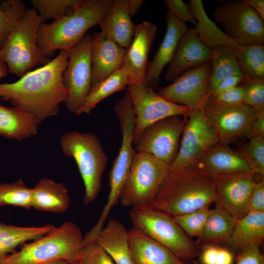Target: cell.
<instances>
[{
  "label": "cell",
  "mask_w": 264,
  "mask_h": 264,
  "mask_svg": "<svg viewBox=\"0 0 264 264\" xmlns=\"http://www.w3.org/2000/svg\"><path fill=\"white\" fill-rule=\"evenodd\" d=\"M69 51L60 50L53 60L28 72L12 83H0V99L9 101L40 123L57 115L59 105L65 102L67 90L62 75L68 62Z\"/></svg>",
  "instance_id": "obj_1"
},
{
  "label": "cell",
  "mask_w": 264,
  "mask_h": 264,
  "mask_svg": "<svg viewBox=\"0 0 264 264\" xmlns=\"http://www.w3.org/2000/svg\"><path fill=\"white\" fill-rule=\"evenodd\" d=\"M216 201L212 175L198 161L169 172L151 205L174 217L209 206Z\"/></svg>",
  "instance_id": "obj_2"
},
{
  "label": "cell",
  "mask_w": 264,
  "mask_h": 264,
  "mask_svg": "<svg viewBox=\"0 0 264 264\" xmlns=\"http://www.w3.org/2000/svg\"><path fill=\"white\" fill-rule=\"evenodd\" d=\"M111 0H82L66 15L52 23L43 22L37 36V45L46 58L57 50L70 51L91 27L99 24Z\"/></svg>",
  "instance_id": "obj_3"
},
{
  "label": "cell",
  "mask_w": 264,
  "mask_h": 264,
  "mask_svg": "<svg viewBox=\"0 0 264 264\" xmlns=\"http://www.w3.org/2000/svg\"><path fill=\"white\" fill-rule=\"evenodd\" d=\"M21 246L19 251L7 255L0 264H42L62 259L80 260L84 246V236L76 224L66 221Z\"/></svg>",
  "instance_id": "obj_4"
},
{
  "label": "cell",
  "mask_w": 264,
  "mask_h": 264,
  "mask_svg": "<svg viewBox=\"0 0 264 264\" xmlns=\"http://www.w3.org/2000/svg\"><path fill=\"white\" fill-rule=\"evenodd\" d=\"M43 21L33 8H26L0 49V58L8 72L19 78L39 65L51 61L44 57L37 45L38 30Z\"/></svg>",
  "instance_id": "obj_5"
},
{
  "label": "cell",
  "mask_w": 264,
  "mask_h": 264,
  "mask_svg": "<svg viewBox=\"0 0 264 264\" xmlns=\"http://www.w3.org/2000/svg\"><path fill=\"white\" fill-rule=\"evenodd\" d=\"M60 142L64 154L76 163L85 188L84 203L89 204L100 191L102 176L108 162L103 146L94 133L76 131L62 135Z\"/></svg>",
  "instance_id": "obj_6"
},
{
  "label": "cell",
  "mask_w": 264,
  "mask_h": 264,
  "mask_svg": "<svg viewBox=\"0 0 264 264\" xmlns=\"http://www.w3.org/2000/svg\"><path fill=\"white\" fill-rule=\"evenodd\" d=\"M129 215L133 228L162 244L178 258L192 260L200 254L199 246L170 215L151 205L132 207Z\"/></svg>",
  "instance_id": "obj_7"
},
{
  "label": "cell",
  "mask_w": 264,
  "mask_h": 264,
  "mask_svg": "<svg viewBox=\"0 0 264 264\" xmlns=\"http://www.w3.org/2000/svg\"><path fill=\"white\" fill-rule=\"evenodd\" d=\"M169 166L151 154L136 152L121 193L120 204L131 208L151 205Z\"/></svg>",
  "instance_id": "obj_8"
},
{
  "label": "cell",
  "mask_w": 264,
  "mask_h": 264,
  "mask_svg": "<svg viewBox=\"0 0 264 264\" xmlns=\"http://www.w3.org/2000/svg\"><path fill=\"white\" fill-rule=\"evenodd\" d=\"M114 111L119 121L122 133L121 146L113 161L109 174L110 191L102 211L105 214L119 202L121 193L133 158L136 153L132 146V133L134 126V114L131 98L127 91L124 97L114 106Z\"/></svg>",
  "instance_id": "obj_9"
},
{
  "label": "cell",
  "mask_w": 264,
  "mask_h": 264,
  "mask_svg": "<svg viewBox=\"0 0 264 264\" xmlns=\"http://www.w3.org/2000/svg\"><path fill=\"white\" fill-rule=\"evenodd\" d=\"M134 114L132 141L135 145L142 132L149 126L169 117H187L191 111L186 107L171 102L144 83H132L127 90Z\"/></svg>",
  "instance_id": "obj_10"
},
{
  "label": "cell",
  "mask_w": 264,
  "mask_h": 264,
  "mask_svg": "<svg viewBox=\"0 0 264 264\" xmlns=\"http://www.w3.org/2000/svg\"><path fill=\"white\" fill-rule=\"evenodd\" d=\"M92 35L87 33L69 51L67 66L62 75L67 90L64 102L67 110L77 114L83 106L91 86Z\"/></svg>",
  "instance_id": "obj_11"
},
{
  "label": "cell",
  "mask_w": 264,
  "mask_h": 264,
  "mask_svg": "<svg viewBox=\"0 0 264 264\" xmlns=\"http://www.w3.org/2000/svg\"><path fill=\"white\" fill-rule=\"evenodd\" d=\"M181 135L177 154L170 164L169 172L198 162L219 143L216 131L203 110L190 112Z\"/></svg>",
  "instance_id": "obj_12"
},
{
  "label": "cell",
  "mask_w": 264,
  "mask_h": 264,
  "mask_svg": "<svg viewBox=\"0 0 264 264\" xmlns=\"http://www.w3.org/2000/svg\"><path fill=\"white\" fill-rule=\"evenodd\" d=\"M203 110L216 131L219 143L227 145L250 137L252 124L258 112L244 103L227 104L211 96Z\"/></svg>",
  "instance_id": "obj_13"
},
{
  "label": "cell",
  "mask_w": 264,
  "mask_h": 264,
  "mask_svg": "<svg viewBox=\"0 0 264 264\" xmlns=\"http://www.w3.org/2000/svg\"><path fill=\"white\" fill-rule=\"evenodd\" d=\"M213 17L224 33L242 45L264 44V21L241 0H229L215 9Z\"/></svg>",
  "instance_id": "obj_14"
},
{
  "label": "cell",
  "mask_w": 264,
  "mask_h": 264,
  "mask_svg": "<svg viewBox=\"0 0 264 264\" xmlns=\"http://www.w3.org/2000/svg\"><path fill=\"white\" fill-rule=\"evenodd\" d=\"M186 119L185 117L173 116L149 126L134 146L136 152L151 154L170 164L177 154Z\"/></svg>",
  "instance_id": "obj_15"
},
{
  "label": "cell",
  "mask_w": 264,
  "mask_h": 264,
  "mask_svg": "<svg viewBox=\"0 0 264 264\" xmlns=\"http://www.w3.org/2000/svg\"><path fill=\"white\" fill-rule=\"evenodd\" d=\"M210 61L183 73L158 94L173 103L184 106L190 111L203 110L209 97Z\"/></svg>",
  "instance_id": "obj_16"
},
{
  "label": "cell",
  "mask_w": 264,
  "mask_h": 264,
  "mask_svg": "<svg viewBox=\"0 0 264 264\" xmlns=\"http://www.w3.org/2000/svg\"><path fill=\"white\" fill-rule=\"evenodd\" d=\"M217 201L237 220L249 212L255 175L234 173L212 175Z\"/></svg>",
  "instance_id": "obj_17"
},
{
  "label": "cell",
  "mask_w": 264,
  "mask_h": 264,
  "mask_svg": "<svg viewBox=\"0 0 264 264\" xmlns=\"http://www.w3.org/2000/svg\"><path fill=\"white\" fill-rule=\"evenodd\" d=\"M212 49L201 39L196 28L189 29L181 37L165 75L173 82L186 71L210 62Z\"/></svg>",
  "instance_id": "obj_18"
},
{
  "label": "cell",
  "mask_w": 264,
  "mask_h": 264,
  "mask_svg": "<svg viewBox=\"0 0 264 264\" xmlns=\"http://www.w3.org/2000/svg\"><path fill=\"white\" fill-rule=\"evenodd\" d=\"M156 31V26L148 22H143L136 25L132 41L127 48L122 67L127 75L130 84L144 83L148 55Z\"/></svg>",
  "instance_id": "obj_19"
},
{
  "label": "cell",
  "mask_w": 264,
  "mask_h": 264,
  "mask_svg": "<svg viewBox=\"0 0 264 264\" xmlns=\"http://www.w3.org/2000/svg\"><path fill=\"white\" fill-rule=\"evenodd\" d=\"M91 88L122 67L127 49L100 32L92 35Z\"/></svg>",
  "instance_id": "obj_20"
},
{
  "label": "cell",
  "mask_w": 264,
  "mask_h": 264,
  "mask_svg": "<svg viewBox=\"0 0 264 264\" xmlns=\"http://www.w3.org/2000/svg\"><path fill=\"white\" fill-rule=\"evenodd\" d=\"M129 242L133 264H198L194 260L178 258L167 247L132 228Z\"/></svg>",
  "instance_id": "obj_21"
},
{
  "label": "cell",
  "mask_w": 264,
  "mask_h": 264,
  "mask_svg": "<svg viewBox=\"0 0 264 264\" xmlns=\"http://www.w3.org/2000/svg\"><path fill=\"white\" fill-rule=\"evenodd\" d=\"M166 31L153 60L148 62L144 84L154 88L160 81L165 66L171 62L182 36L189 29L186 23L175 18L169 12L166 15Z\"/></svg>",
  "instance_id": "obj_22"
},
{
  "label": "cell",
  "mask_w": 264,
  "mask_h": 264,
  "mask_svg": "<svg viewBox=\"0 0 264 264\" xmlns=\"http://www.w3.org/2000/svg\"><path fill=\"white\" fill-rule=\"evenodd\" d=\"M99 25L101 33L128 48L132 41L136 27L129 13L128 0H111Z\"/></svg>",
  "instance_id": "obj_23"
},
{
  "label": "cell",
  "mask_w": 264,
  "mask_h": 264,
  "mask_svg": "<svg viewBox=\"0 0 264 264\" xmlns=\"http://www.w3.org/2000/svg\"><path fill=\"white\" fill-rule=\"evenodd\" d=\"M70 203L68 191L62 183L42 178L32 188V208L38 211L63 213Z\"/></svg>",
  "instance_id": "obj_24"
},
{
  "label": "cell",
  "mask_w": 264,
  "mask_h": 264,
  "mask_svg": "<svg viewBox=\"0 0 264 264\" xmlns=\"http://www.w3.org/2000/svg\"><path fill=\"white\" fill-rule=\"evenodd\" d=\"M199 162L211 175L234 173L254 174L248 162L242 156L228 145L220 143L207 151Z\"/></svg>",
  "instance_id": "obj_25"
},
{
  "label": "cell",
  "mask_w": 264,
  "mask_h": 264,
  "mask_svg": "<svg viewBox=\"0 0 264 264\" xmlns=\"http://www.w3.org/2000/svg\"><path fill=\"white\" fill-rule=\"evenodd\" d=\"M96 241L115 264H133L129 242V230L119 220L110 219Z\"/></svg>",
  "instance_id": "obj_26"
},
{
  "label": "cell",
  "mask_w": 264,
  "mask_h": 264,
  "mask_svg": "<svg viewBox=\"0 0 264 264\" xmlns=\"http://www.w3.org/2000/svg\"><path fill=\"white\" fill-rule=\"evenodd\" d=\"M39 124V121L26 111L0 103V136L21 141L36 135Z\"/></svg>",
  "instance_id": "obj_27"
},
{
  "label": "cell",
  "mask_w": 264,
  "mask_h": 264,
  "mask_svg": "<svg viewBox=\"0 0 264 264\" xmlns=\"http://www.w3.org/2000/svg\"><path fill=\"white\" fill-rule=\"evenodd\" d=\"M264 239V212H248L236 220L233 232L226 242L237 253L255 245H259Z\"/></svg>",
  "instance_id": "obj_28"
},
{
  "label": "cell",
  "mask_w": 264,
  "mask_h": 264,
  "mask_svg": "<svg viewBox=\"0 0 264 264\" xmlns=\"http://www.w3.org/2000/svg\"><path fill=\"white\" fill-rule=\"evenodd\" d=\"M236 220L224 208L216 202L211 209L197 244L203 245L227 242L234 228Z\"/></svg>",
  "instance_id": "obj_29"
},
{
  "label": "cell",
  "mask_w": 264,
  "mask_h": 264,
  "mask_svg": "<svg viewBox=\"0 0 264 264\" xmlns=\"http://www.w3.org/2000/svg\"><path fill=\"white\" fill-rule=\"evenodd\" d=\"M191 13L197 21L196 28L201 39L211 48L218 45L228 46L235 51L242 45L221 30L207 16L201 0H191Z\"/></svg>",
  "instance_id": "obj_30"
},
{
  "label": "cell",
  "mask_w": 264,
  "mask_h": 264,
  "mask_svg": "<svg viewBox=\"0 0 264 264\" xmlns=\"http://www.w3.org/2000/svg\"><path fill=\"white\" fill-rule=\"evenodd\" d=\"M54 227L51 224L25 227L0 222V264L18 246L44 235Z\"/></svg>",
  "instance_id": "obj_31"
},
{
  "label": "cell",
  "mask_w": 264,
  "mask_h": 264,
  "mask_svg": "<svg viewBox=\"0 0 264 264\" xmlns=\"http://www.w3.org/2000/svg\"><path fill=\"white\" fill-rule=\"evenodd\" d=\"M211 49L209 93L221 80L227 77L236 75L243 78L246 77L239 66L234 50L222 45L213 46Z\"/></svg>",
  "instance_id": "obj_32"
},
{
  "label": "cell",
  "mask_w": 264,
  "mask_h": 264,
  "mask_svg": "<svg viewBox=\"0 0 264 264\" xmlns=\"http://www.w3.org/2000/svg\"><path fill=\"white\" fill-rule=\"evenodd\" d=\"M130 84L127 75L121 68L90 89L84 104L77 115L88 114L102 100L125 88Z\"/></svg>",
  "instance_id": "obj_33"
},
{
  "label": "cell",
  "mask_w": 264,
  "mask_h": 264,
  "mask_svg": "<svg viewBox=\"0 0 264 264\" xmlns=\"http://www.w3.org/2000/svg\"><path fill=\"white\" fill-rule=\"evenodd\" d=\"M235 53L246 77L264 79V44L241 45Z\"/></svg>",
  "instance_id": "obj_34"
},
{
  "label": "cell",
  "mask_w": 264,
  "mask_h": 264,
  "mask_svg": "<svg viewBox=\"0 0 264 264\" xmlns=\"http://www.w3.org/2000/svg\"><path fill=\"white\" fill-rule=\"evenodd\" d=\"M32 203V188L27 187L22 179L0 184V207L12 205L29 209Z\"/></svg>",
  "instance_id": "obj_35"
},
{
  "label": "cell",
  "mask_w": 264,
  "mask_h": 264,
  "mask_svg": "<svg viewBox=\"0 0 264 264\" xmlns=\"http://www.w3.org/2000/svg\"><path fill=\"white\" fill-rule=\"evenodd\" d=\"M82 0H31L43 22L58 19L69 13Z\"/></svg>",
  "instance_id": "obj_36"
},
{
  "label": "cell",
  "mask_w": 264,
  "mask_h": 264,
  "mask_svg": "<svg viewBox=\"0 0 264 264\" xmlns=\"http://www.w3.org/2000/svg\"><path fill=\"white\" fill-rule=\"evenodd\" d=\"M25 9L21 0H7L0 3V49Z\"/></svg>",
  "instance_id": "obj_37"
},
{
  "label": "cell",
  "mask_w": 264,
  "mask_h": 264,
  "mask_svg": "<svg viewBox=\"0 0 264 264\" xmlns=\"http://www.w3.org/2000/svg\"><path fill=\"white\" fill-rule=\"evenodd\" d=\"M237 152L250 165L253 174L264 177V138L252 136Z\"/></svg>",
  "instance_id": "obj_38"
},
{
  "label": "cell",
  "mask_w": 264,
  "mask_h": 264,
  "mask_svg": "<svg viewBox=\"0 0 264 264\" xmlns=\"http://www.w3.org/2000/svg\"><path fill=\"white\" fill-rule=\"evenodd\" d=\"M210 210L209 206H205L186 214L174 216L173 219L190 238L198 237L202 231Z\"/></svg>",
  "instance_id": "obj_39"
},
{
  "label": "cell",
  "mask_w": 264,
  "mask_h": 264,
  "mask_svg": "<svg viewBox=\"0 0 264 264\" xmlns=\"http://www.w3.org/2000/svg\"><path fill=\"white\" fill-rule=\"evenodd\" d=\"M240 85L244 88V104L257 112L264 111V79L246 77Z\"/></svg>",
  "instance_id": "obj_40"
},
{
  "label": "cell",
  "mask_w": 264,
  "mask_h": 264,
  "mask_svg": "<svg viewBox=\"0 0 264 264\" xmlns=\"http://www.w3.org/2000/svg\"><path fill=\"white\" fill-rule=\"evenodd\" d=\"M200 253L202 264H233L234 260L230 250L216 244L203 245Z\"/></svg>",
  "instance_id": "obj_41"
},
{
  "label": "cell",
  "mask_w": 264,
  "mask_h": 264,
  "mask_svg": "<svg viewBox=\"0 0 264 264\" xmlns=\"http://www.w3.org/2000/svg\"><path fill=\"white\" fill-rule=\"evenodd\" d=\"M81 261L83 264H115L96 241L84 243Z\"/></svg>",
  "instance_id": "obj_42"
},
{
  "label": "cell",
  "mask_w": 264,
  "mask_h": 264,
  "mask_svg": "<svg viewBox=\"0 0 264 264\" xmlns=\"http://www.w3.org/2000/svg\"><path fill=\"white\" fill-rule=\"evenodd\" d=\"M169 12L178 20L186 23L190 22L195 26L197 21L193 17L189 4L182 0H166L165 1Z\"/></svg>",
  "instance_id": "obj_43"
},
{
  "label": "cell",
  "mask_w": 264,
  "mask_h": 264,
  "mask_svg": "<svg viewBox=\"0 0 264 264\" xmlns=\"http://www.w3.org/2000/svg\"><path fill=\"white\" fill-rule=\"evenodd\" d=\"M210 96L217 101L227 104H243L245 98L244 88L242 86L239 85L225 91Z\"/></svg>",
  "instance_id": "obj_44"
},
{
  "label": "cell",
  "mask_w": 264,
  "mask_h": 264,
  "mask_svg": "<svg viewBox=\"0 0 264 264\" xmlns=\"http://www.w3.org/2000/svg\"><path fill=\"white\" fill-rule=\"evenodd\" d=\"M236 260V264H264V255L258 245L246 247L239 252Z\"/></svg>",
  "instance_id": "obj_45"
},
{
  "label": "cell",
  "mask_w": 264,
  "mask_h": 264,
  "mask_svg": "<svg viewBox=\"0 0 264 264\" xmlns=\"http://www.w3.org/2000/svg\"><path fill=\"white\" fill-rule=\"evenodd\" d=\"M264 212V181H255L249 201V212Z\"/></svg>",
  "instance_id": "obj_46"
},
{
  "label": "cell",
  "mask_w": 264,
  "mask_h": 264,
  "mask_svg": "<svg viewBox=\"0 0 264 264\" xmlns=\"http://www.w3.org/2000/svg\"><path fill=\"white\" fill-rule=\"evenodd\" d=\"M245 78L234 75L227 77L221 80L210 92L213 96L239 86Z\"/></svg>",
  "instance_id": "obj_47"
},
{
  "label": "cell",
  "mask_w": 264,
  "mask_h": 264,
  "mask_svg": "<svg viewBox=\"0 0 264 264\" xmlns=\"http://www.w3.org/2000/svg\"><path fill=\"white\" fill-rule=\"evenodd\" d=\"M264 138V111L258 112L254 119L251 130V137Z\"/></svg>",
  "instance_id": "obj_48"
},
{
  "label": "cell",
  "mask_w": 264,
  "mask_h": 264,
  "mask_svg": "<svg viewBox=\"0 0 264 264\" xmlns=\"http://www.w3.org/2000/svg\"><path fill=\"white\" fill-rule=\"evenodd\" d=\"M242 2L253 9L264 21V0H242Z\"/></svg>",
  "instance_id": "obj_49"
},
{
  "label": "cell",
  "mask_w": 264,
  "mask_h": 264,
  "mask_svg": "<svg viewBox=\"0 0 264 264\" xmlns=\"http://www.w3.org/2000/svg\"><path fill=\"white\" fill-rule=\"evenodd\" d=\"M143 0H128V8L131 17L135 15L140 8Z\"/></svg>",
  "instance_id": "obj_50"
},
{
  "label": "cell",
  "mask_w": 264,
  "mask_h": 264,
  "mask_svg": "<svg viewBox=\"0 0 264 264\" xmlns=\"http://www.w3.org/2000/svg\"><path fill=\"white\" fill-rule=\"evenodd\" d=\"M79 261V260H78ZM78 261H73L70 260L62 259L53 261L42 264H76Z\"/></svg>",
  "instance_id": "obj_51"
},
{
  "label": "cell",
  "mask_w": 264,
  "mask_h": 264,
  "mask_svg": "<svg viewBox=\"0 0 264 264\" xmlns=\"http://www.w3.org/2000/svg\"><path fill=\"white\" fill-rule=\"evenodd\" d=\"M8 72L6 64L0 58V79L5 77Z\"/></svg>",
  "instance_id": "obj_52"
},
{
  "label": "cell",
  "mask_w": 264,
  "mask_h": 264,
  "mask_svg": "<svg viewBox=\"0 0 264 264\" xmlns=\"http://www.w3.org/2000/svg\"><path fill=\"white\" fill-rule=\"evenodd\" d=\"M76 264H83L82 262V261H81V260H79L77 262Z\"/></svg>",
  "instance_id": "obj_53"
}]
</instances>
